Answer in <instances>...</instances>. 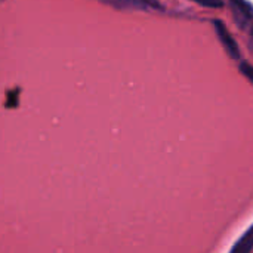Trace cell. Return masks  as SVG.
<instances>
[{
  "label": "cell",
  "instance_id": "1",
  "mask_svg": "<svg viewBox=\"0 0 253 253\" xmlns=\"http://www.w3.org/2000/svg\"><path fill=\"white\" fill-rule=\"evenodd\" d=\"M215 30H216V34L219 37V40L222 42L224 47L227 49L228 55L233 58V59H239L240 58V50H239V44L237 42L233 39V36L230 34V31L227 30L225 24H222V21L216 19L215 22Z\"/></svg>",
  "mask_w": 253,
  "mask_h": 253
},
{
  "label": "cell",
  "instance_id": "2",
  "mask_svg": "<svg viewBox=\"0 0 253 253\" xmlns=\"http://www.w3.org/2000/svg\"><path fill=\"white\" fill-rule=\"evenodd\" d=\"M253 248V227L236 243L230 253H249Z\"/></svg>",
  "mask_w": 253,
  "mask_h": 253
},
{
  "label": "cell",
  "instance_id": "3",
  "mask_svg": "<svg viewBox=\"0 0 253 253\" xmlns=\"http://www.w3.org/2000/svg\"><path fill=\"white\" fill-rule=\"evenodd\" d=\"M231 4H233V7H234L236 16H237V15H239V16L243 15L245 19L252 18V9H251V6H249L248 3H245L243 0H231Z\"/></svg>",
  "mask_w": 253,
  "mask_h": 253
},
{
  "label": "cell",
  "instance_id": "4",
  "mask_svg": "<svg viewBox=\"0 0 253 253\" xmlns=\"http://www.w3.org/2000/svg\"><path fill=\"white\" fill-rule=\"evenodd\" d=\"M193 1H196L197 4H202L205 7H221L224 4L222 0H193Z\"/></svg>",
  "mask_w": 253,
  "mask_h": 253
},
{
  "label": "cell",
  "instance_id": "5",
  "mask_svg": "<svg viewBox=\"0 0 253 253\" xmlns=\"http://www.w3.org/2000/svg\"><path fill=\"white\" fill-rule=\"evenodd\" d=\"M240 71L243 76H246L253 83V65H249L248 62H242L240 64Z\"/></svg>",
  "mask_w": 253,
  "mask_h": 253
},
{
  "label": "cell",
  "instance_id": "6",
  "mask_svg": "<svg viewBox=\"0 0 253 253\" xmlns=\"http://www.w3.org/2000/svg\"><path fill=\"white\" fill-rule=\"evenodd\" d=\"M144 1H145V3H148V4H151V6H156V7H162L156 0H144Z\"/></svg>",
  "mask_w": 253,
  "mask_h": 253
},
{
  "label": "cell",
  "instance_id": "7",
  "mask_svg": "<svg viewBox=\"0 0 253 253\" xmlns=\"http://www.w3.org/2000/svg\"><path fill=\"white\" fill-rule=\"evenodd\" d=\"M252 34H253V28H252Z\"/></svg>",
  "mask_w": 253,
  "mask_h": 253
}]
</instances>
